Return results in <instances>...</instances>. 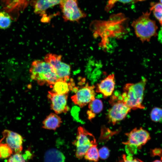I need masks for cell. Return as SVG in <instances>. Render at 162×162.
I'll use <instances>...</instances> for the list:
<instances>
[{"label": "cell", "instance_id": "1", "mask_svg": "<svg viewBox=\"0 0 162 162\" xmlns=\"http://www.w3.org/2000/svg\"><path fill=\"white\" fill-rule=\"evenodd\" d=\"M29 71L32 79L40 86L45 84L52 86L60 79L52 66L45 61H33Z\"/></svg>", "mask_w": 162, "mask_h": 162}, {"label": "cell", "instance_id": "2", "mask_svg": "<svg viewBox=\"0 0 162 162\" xmlns=\"http://www.w3.org/2000/svg\"><path fill=\"white\" fill-rule=\"evenodd\" d=\"M147 80L143 77L139 82L126 84L121 95L122 100L131 109H143L142 104L143 93Z\"/></svg>", "mask_w": 162, "mask_h": 162}, {"label": "cell", "instance_id": "3", "mask_svg": "<svg viewBox=\"0 0 162 162\" xmlns=\"http://www.w3.org/2000/svg\"><path fill=\"white\" fill-rule=\"evenodd\" d=\"M151 11L143 13L132 23L136 36L142 43L149 42L152 37L158 34V27L155 22L149 18Z\"/></svg>", "mask_w": 162, "mask_h": 162}, {"label": "cell", "instance_id": "4", "mask_svg": "<svg viewBox=\"0 0 162 162\" xmlns=\"http://www.w3.org/2000/svg\"><path fill=\"white\" fill-rule=\"evenodd\" d=\"M73 144L76 147V156L80 159L84 157L91 147L97 145L94 135L81 126L78 128L76 139Z\"/></svg>", "mask_w": 162, "mask_h": 162}, {"label": "cell", "instance_id": "5", "mask_svg": "<svg viewBox=\"0 0 162 162\" xmlns=\"http://www.w3.org/2000/svg\"><path fill=\"white\" fill-rule=\"evenodd\" d=\"M112 106L108 111L109 120L113 125L124 119L131 109L122 100L120 95H113L110 101Z\"/></svg>", "mask_w": 162, "mask_h": 162}, {"label": "cell", "instance_id": "6", "mask_svg": "<svg viewBox=\"0 0 162 162\" xmlns=\"http://www.w3.org/2000/svg\"><path fill=\"white\" fill-rule=\"evenodd\" d=\"M64 20L77 21L86 14L78 7L77 0H61L60 4Z\"/></svg>", "mask_w": 162, "mask_h": 162}, {"label": "cell", "instance_id": "7", "mask_svg": "<svg viewBox=\"0 0 162 162\" xmlns=\"http://www.w3.org/2000/svg\"><path fill=\"white\" fill-rule=\"evenodd\" d=\"M62 56L48 53L44 57V61L50 64L53 67L60 79L67 81L69 78L70 67L62 61Z\"/></svg>", "mask_w": 162, "mask_h": 162}, {"label": "cell", "instance_id": "8", "mask_svg": "<svg viewBox=\"0 0 162 162\" xmlns=\"http://www.w3.org/2000/svg\"><path fill=\"white\" fill-rule=\"evenodd\" d=\"M94 86H90L88 84L78 89L75 94L71 97L74 103L82 107L95 99V92Z\"/></svg>", "mask_w": 162, "mask_h": 162}, {"label": "cell", "instance_id": "9", "mask_svg": "<svg viewBox=\"0 0 162 162\" xmlns=\"http://www.w3.org/2000/svg\"><path fill=\"white\" fill-rule=\"evenodd\" d=\"M68 94H59L52 90L48 92L47 97L51 109L56 114L66 113L69 110L67 105Z\"/></svg>", "mask_w": 162, "mask_h": 162}, {"label": "cell", "instance_id": "10", "mask_svg": "<svg viewBox=\"0 0 162 162\" xmlns=\"http://www.w3.org/2000/svg\"><path fill=\"white\" fill-rule=\"evenodd\" d=\"M126 135L128 140L123 143L125 145H134L138 148H140L150 139L149 133L142 128H135Z\"/></svg>", "mask_w": 162, "mask_h": 162}, {"label": "cell", "instance_id": "11", "mask_svg": "<svg viewBox=\"0 0 162 162\" xmlns=\"http://www.w3.org/2000/svg\"><path fill=\"white\" fill-rule=\"evenodd\" d=\"M3 138L12 150L13 154H20L22 149L23 138L20 134L5 130L2 132Z\"/></svg>", "mask_w": 162, "mask_h": 162}, {"label": "cell", "instance_id": "12", "mask_svg": "<svg viewBox=\"0 0 162 162\" xmlns=\"http://www.w3.org/2000/svg\"><path fill=\"white\" fill-rule=\"evenodd\" d=\"M114 74H111L97 84L96 91L102 94L104 98L110 96L114 90L115 81Z\"/></svg>", "mask_w": 162, "mask_h": 162}, {"label": "cell", "instance_id": "13", "mask_svg": "<svg viewBox=\"0 0 162 162\" xmlns=\"http://www.w3.org/2000/svg\"><path fill=\"white\" fill-rule=\"evenodd\" d=\"M62 121L61 117L56 114L51 113L42 122V128L44 129L55 130L61 125Z\"/></svg>", "mask_w": 162, "mask_h": 162}, {"label": "cell", "instance_id": "14", "mask_svg": "<svg viewBox=\"0 0 162 162\" xmlns=\"http://www.w3.org/2000/svg\"><path fill=\"white\" fill-rule=\"evenodd\" d=\"M74 85L73 82H68L59 79L52 85V91L59 94H68L70 90L73 89V86Z\"/></svg>", "mask_w": 162, "mask_h": 162}, {"label": "cell", "instance_id": "15", "mask_svg": "<svg viewBox=\"0 0 162 162\" xmlns=\"http://www.w3.org/2000/svg\"><path fill=\"white\" fill-rule=\"evenodd\" d=\"M61 0H37L34 6V12L42 14L48 8L60 4Z\"/></svg>", "mask_w": 162, "mask_h": 162}, {"label": "cell", "instance_id": "16", "mask_svg": "<svg viewBox=\"0 0 162 162\" xmlns=\"http://www.w3.org/2000/svg\"><path fill=\"white\" fill-rule=\"evenodd\" d=\"M65 159L63 154L56 149L48 150L44 155V162H64Z\"/></svg>", "mask_w": 162, "mask_h": 162}, {"label": "cell", "instance_id": "17", "mask_svg": "<svg viewBox=\"0 0 162 162\" xmlns=\"http://www.w3.org/2000/svg\"><path fill=\"white\" fill-rule=\"evenodd\" d=\"M103 108L102 101L98 99H94L88 105L89 110L87 112L88 119L90 120L94 118L96 114L100 112Z\"/></svg>", "mask_w": 162, "mask_h": 162}, {"label": "cell", "instance_id": "18", "mask_svg": "<svg viewBox=\"0 0 162 162\" xmlns=\"http://www.w3.org/2000/svg\"><path fill=\"white\" fill-rule=\"evenodd\" d=\"M12 22V17L6 11H0V29H6L9 28Z\"/></svg>", "mask_w": 162, "mask_h": 162}, {"label": "cell", "instance_id": "19", "mask_svg": "<svg viewBox=\"0 0 162 162\" xmlns=\"http://www.w3.org/2000/svg\"><path fill=\"white\" fill-rule=\"evenodd\" d=\"M97 145H93L88 149L84 156L85 159L95 162L98 160L99 157Z\"/></svg>", "mask_w": 162, "mask_h": 162}, {"label": "cell", "instance_id": "20", "mask_svg": "<svg viewBox=\"0 0 162 162\" xmlns=\"http://www.w3.org/2000/svg\"><path fill=\"white\" fill-rule=\"evenodd\" d=\"M151 5L150 10L153 11L154 15L159 22L162 30V4L160 3H152Z\"/></svg>", "mask_w": 162, "mask_h": 162}, {"label": "cell", "instance_id": "21", "mask_svg": "<svg viewBox=\"0 0 162 162\" xmlns=\"http://www.w3.org/2000/svg\"><path fill=\"white\" fill-rule=\"evenodd\" d=\"M13 154L12 151L9 146L6 143H3L0 140V159L9 158Z\"/></svg>", "mask_w": 162, "mask_h": 162}, {"label": "cell", "instance_id": "22", "mask_svg": "<svg viewBox=\"0 0 162 162\" xmlns=\"http://www.w3.org/2000/svg\"><path fill=\"white\" fill-rule=\"evenodd\" d=\"M152 120L155 122H158L162 119V109L158 107L153 108L150 114Z\"/></svg>", "mask_w": 162, "mask_h": 162}, {"label": "cell", "instance_id": "23", "mask_svg": "<svg viewBox=\"0 0 162 162\" xmlns=\"http://www.w3.org/2000/svg\"><path fill=\"white\" fill-rule=\"evenodd\" d=\"M134 0H109L105 7V10L108 12L113 7L115 4L117 2H122L123 3H127L130 2Z\"/></svg>", "mask_w": 162, "mask_h": 162}, {"label": "cell", "instance_id": "24", "mask_svg": "<svg viewBox=\"0 0 162 162\" xmlns=\"http://www.w3.org/2000/svg\"><path fill=\"white\" fill-rule=\"evenodd\" d=\"M6 162H25V161L22 155L15 154L10 156Z\"/></svg>", "mask_w": 162, "mask_h": 162}, {"label": "cell", "instance_id": "25", "mask_svg": "<svg viewBox=\"0 0 162 162\" xmlns=\"http://www.w3.org/2000/svg\"><path fill=\"white\" fill-rule=\"evenodd\" d=\"M98 154L100 158L105 160L107 159L109 156V150L106 147L103 146L98 150Z\"/></svg>", "mask_w": 162, "mask_h": 162}, {"label": "cell", "instance_id": "26", "mask_svg": "<svg viewBox=\"0 0 162 162\" xmlns=\"http://www.w3.org/2000/svg\"><path fill=\"white\" fill-rule=\"evenodd\" d=\"M137 147L133 145H126V152L129 155H132L135 154L137 152Z\"/></svg>", "mask_w": 162, "mask_h": 162}, {"label": "cell", "instance_id": "27", "mask_svg": "<svg viewBox=\"0 0 162 162\" xmlns=\"http://www.w3.org/2000/svg\"><path fill=\"white\" fill-rule=\"evenodd\" d=\"M79 108L77 106H74L72 107L71 110V114L74 118L77 121L80 120L78 117Z\"/></svg>", "mask_w": 162, "mask_h": 162}, {"label": "cell", "instance_id": "28", "mask_svg": "<svg viewBox=\"0 0 162 162\" xmlns=\"http://www.w3.org/2000/svg\"><path fill=\"white\" fill-rule=\"evenodd\" d=\"M122 160L121 162H143L140 160L138 158L133 159L131 160H127L126 158V155L123 154L122 155Z\"/></svg>", "mask_w": 162, "mask_h": 162}, {"label": "cell", "instance_id": "29", "mask_svg": "<svg viewBox=\"0 0 162 162\" xmlns=\"http://www.w3.org/2000/svg\"><path fill=\"white\" fill-rule=\"evenodd\" d=\"M162 153V149L155 148L152 151V154L154 156L160 155Z\"/></svg>", "mask_w": 162, "mask_h": 162}, {"label": "cell", "instance_id": "30", "mask_svg": "<svg viewBox=\"0 0 162 162\" xmlns=\"http://www.w3.org/2000/svg\"><path fill=\"white\" fill-rule=\"evenodd\" d=\"M153 162H162V161L160 160H154Z\"/></svg>", "mask_w": 162, "mask_h": 162}, {"label": "cell", "instance_id": "31", "mask_svg": "<svg viewBox=\"0 0 162 162\" xmlns=\"http://www.w3.org/2000/svg\"><path fill=\"white\" fill-rule=\"evenodd\" d=\"M160 3L162 4V0H159Z\"/></svg>", "mask_w": 162, "mask_h": 162}, {"label": "cell", "instance_id": "32", "mask_svg": "<svg viewBox=\"0 0 162 162\" xmlns=\"http://www.w3.org/2000/svg\"><path fill=\"white\" fill-rule=\"evenodd\" d=\"M138 0V1H144V0Z\"/></svg>", "mask_w": 162, "mask_h": 162}, {"label": "cell", "instance_id": "33", "mask_svg": "<svg viewBox=\"0 0 162 162\" xmlns=\"http://www.w3.org/2000/svg\"><path fill=\"white\" fill-rule=\"evenodd\" d=\"M161 161H162V156L161 158Z\"/></svg>", "mask_w": 162, "mask_h": 162}]
</instances>
